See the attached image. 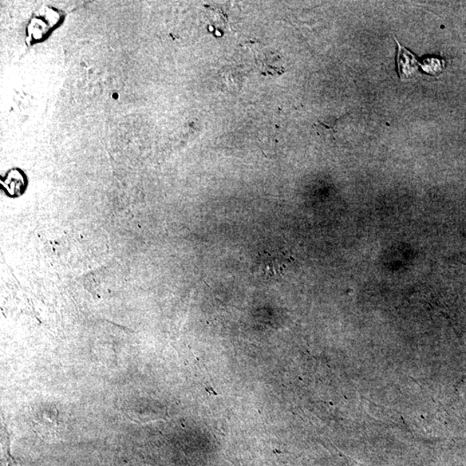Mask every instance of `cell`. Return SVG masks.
Wrapping results in <instances>:
<instances>
[{"label": "cell", "instance_id": "1", "mask_svg": "<svg viewBox=\"0 0 466 466\" xmlns=\"http://www.w3.org/2000/svg\"><path fill=\"white\" fill-rule=\"evenodd\" d=\"M396 42L398 47L397 63L399 77L402 81L409 80L416 76L419 67L422 68V62H419L417 58L400 45L397 39Z\"/></svg>", "mask_w": 466, "mask_h": 466}, {"label": "cell", "instance_id": "2", "mask_svg": "<svg viewBox=\"0 0 466 466\" xmlns=\"http://www.w3.org/2000/svg\"><path fill=\"white\" fill-rule=\"evenodd\" d=\"M288 263H290V260L283 254H276L275 252L274 254L266 252V254L259 256L258 267L263 275H281L283 271L288 266Z\"/></svg>", "mask_w": 466, "mask_h": 466}, {"label": "cell", "instance_id": "3", "mask_svg": "<svg viewBox=\"0 0 466 466\" xmlns=\"http://www.w3.org/2000/svg\"><path fill=\"white\" fill-rule=\"evenodd\" d=\"M445 69V62L439 58L428 57L422 61L421 69L433 76H439Z\"/></svg>", "mask_w": 466, "mask_h": 466}]
</instances>
